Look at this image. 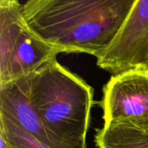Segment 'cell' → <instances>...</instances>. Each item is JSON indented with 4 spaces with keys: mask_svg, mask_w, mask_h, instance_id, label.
<instances>
[{
    "mask_svg": "<svg viewBox=\"0 0 148 148\" xmlns=\"http://www.w3.org/2000/svg\"><path fill=\"white\" fill-rule=\"evenodd\" d=\"M12 3H19V0H0V4H8Z\"/></svg>",
    "mask_w": 148,
    "mask_h": 148,
    "instance_id": "9c48e42d",
    "label": "cell"
},
{
    "mask_svg": "<svg viewBox=\"0 0 148 148\" xmlns=\"http://www.w3.org/2000/svg\"><path fill=\"white\" fill-rule=\"evenodd\" d=\"M59 54L27 25L20 3L0 4V83L27 76Z\"/></svg>",
    "mask_w": 148,
    "mask_h": 148,
    "instance_id": "3957f363",
    "label": "cell"
},
{
    "mask_svg": "<svg viewBox=\"0 0 148 148\" xmlns=\"http://www.w3.org/2000/svg\"><path fill=\"white\" fill-rule=\"evenodd\" d=\"M0 148H53L0 117Z\"/></svg>",
    "mask_w": 148,
    "mask_h": 148,
    "instance_id": "ba28073f",
    "label": "cell"
},
{
    "mask_svg": "<svg viewBox=\"0 0 148 148\" xmlns=\"http://www.w3.org/2000/svg\"><path fill=\"white\" fill-rule=\"evenodd\" d=\"M97 66L112 75L148 68V0H135L123 25Z\"/></svg>",
    "mask_w": 148,
    "mask_h": 148,
    "instance_id": "5b68a950",
    "label": "cell"
},
{
    "mask_svg": "<svg viewBox=\"0 0 148 148\" xmlns=\"http://www.w3.org/2000/svg\"><path fill=\"white\" fill-rule=\"evenodd\" d=\"M0 117L51 147L44 127L31 103L25 76L0 83Z\"/></svg>",
    "mask_w": 148,
    "mask_h": 148,
    "instance_id": "8992f818",
    "label": "cell"
},
{
    "mask_svg": "<svg viewBox=\"0 0 148 148\" xmlns=\"http://www.w3.org/2000/svg\"><path fill=\"white\" fill-rule=\"evenodd\" d=\"M99 105L103 125L124 123L148 129V68L113 75L103 87Z\"/></svg>",
    "mask_w": 148,
    "mask_h": 148,
    "instance_id": "277c9868",
    "label": "cell"
},
{
    "mask_svg": "<svg viewBox=\"0 0 148 148\" xmlns=\"http://www.w3.org/2000/svg\"><path fill=\"white\" fill-rule=\"evenodd\" d=\"M31 103L53 148H87L94 89L56 57L25 76Z\"/></svg>",
    "mask_w": 148,
    "mask_h": 148,
    "instance_id": "7a4b0ae2",
    "label": "cell"
},
{
    "mask_svg": "<svg viewBox=\"0 0 148 148\" xmlns=\"http://www.w3.org/2000/svg\"><path fill=\"white\" fill-rule=\"evenodd\" d=\"M135 0H28L27 25L60 53L100 57L114 40Z\"/></svg>",
    "mask_w": 148,
    "mask_h": 148,
    "instance_id": "6da1fadb",
    "label": "cell"
},
{
    "mask_svg": "<svg viewBox=\"0 0 148 148\" xmlns=\"http://www.w3.org/2000/svg\"><path fill=\"white\" fill-rule=\"evenodd\" d=\"M97 148H148V129L124 123L103 125L95 130Z\"/></svg>",
    "mask_w": 148,
    "mask_h": 148,
    "instance_id": "52a82bcc",
    "label": "cell"
}]
</instances>
